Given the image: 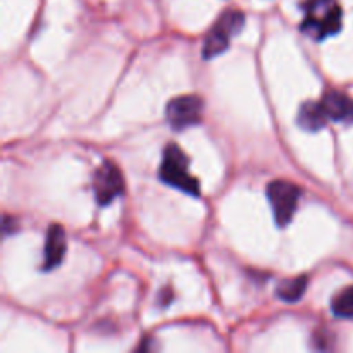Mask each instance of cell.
I'll return each mask as SVG.
<instances>
[{
    "label": "cell",
    "mask_w": 353,
    "mask_h": 353,
    "mask_svg": "<svg viewBox=\"0 0 353 353\" xmlns=\"http://www.w3.org/2000/svg\"><path fill=\"white\" fill-rule=\"evenodd\" d=\"M327 116L321 102H305L302 103L296 116V123L305 131H319L326 126Z\"/></svg>",
    "instance_id": "9"
},
{
    "label": "cell",
    "mask_w": 353,
    "mask_h": 353,
    "mask_svg": "<svg viewBox=\"0 0 353 353\" xmlns=\"http://www.w3.org/2000/svg\"><path fill=\"white\" fill-rule=\"evenodd\" d=\"M307 283H309V278H307V276H299V278L285 279V281L279 283L278 290H276V295H278V299L283 300V302L295 303V302H299L303 295H305Z\"/></svg>",
    "instance_id": "10"
},
{
    "label": "cell",
    "mask_w": 353,
    "mask_h": 353,
    "mask_svg": "<svg viewBox=\"0 0 353 353\" xmlns=\"http://www.w3.org/2000/svg\"><path fill=\"white\" fill-rule=\"evenodd\" d=\"M93 192L100 205H109L124 193V179L121 169L112 161H105L93 176Z\"/></svg>",
    "instance_id": "6"
},
{
    "label": "cell",
    "mask_w": 353,
    "mask_h": 353,
    "mask_svg": "<svg viewBox=\"0 0 353 353\" xmlns=\"http://www.w3.org/2000/svg\"><path fill=\"white\" fill-rule=\"evenodd\" d=\"M302 31L314 40H324L341 30V7L336 0H305Z\"/></svg>",
    "instance_id": "1"
},
{
    "label": "cell",
    "mask_w": 353,
    "mask_h": 353,
    "mask_svg": "<svg viewBox=\"0 0 353 353\" xmlns=\"http://www.w3.org/2000/svg\"><path fill=\"white\" fill-rule=\"evenodd\" d=\"M68 245H65V233L62 226L52 224L47 231L45 238V257H43V271H52L57 268L64 259Z\"/></svg>",
    "instance_id": "8"
},
{
    "label": "cell",
    "mask_w": 353,
    "mask_h": 353,
    "mask_svg": "<svg viewBox=\"0 0 353 353\" xmlns=\"http://www.w3.org/2000/svg\"><path fill=\"white\" fill-rule=\"evenodd\" d=\"M331 310L334 316L341 319H353V286H348L334 296Z\"/></svg>",
    "instance_id": "11"
},
{
    "label": "cell",
    "mask_w": 353,
    "mask_h": 353,
    "mask_svg": "<svg viewBox=\"0 0 353 353\" xmlns=\"http://www.w3.org/2000/svg\"><path fill=\"white\" fill-rule=\"evenodd\" d=\"M327 119L336 123H353V99L345 92L331 90L321 100Z\"/></svg>",
    "instance_id": "7"
},
{
    "label": "cell",
    "mask_w": 353,
    "mask_h": 353,
    "mask_svg": "<svg viewBox=\"0 0 353 353\" xmlns=\"http://www.w3.org/2000/svg\"><path fill=\"white\" fill-rule=\"evenodd\" d=\"M159 176H161L165 185L172 186V188L181 190V192L188 193L192 196L200 195L199 179L190 174L188 157L176 143L165 147L164 154H162Z\"/></svg>",
    "instance_id": "2"
},
{
    "label": "cell",
    "mask_w": 353,
    "mask_h": 353,
    "mask_svg": "<svg viewBox=\"0 0 353 353\" xmlns=\"http://www.w3.org/2000/svg\"><path fill=\"white\" fill-rule=\"evenodd\" d=\"M17 231V223H16V219H14V217H10V216H3V234H12V233H16Z\"/></svg>",
    "instance_id": "12"
},
{
    "label": "cell",
    "mask_w": 353,
    "mask_h": 353,
    "mask_svg": "<svg viewBox=\"0 0 353 353\" xmlns=\"http://www.w3.org/2000/svg\"><path fill=\"white\" fill-rule=\"evenodd\" d=\"M203 100L199 95H181L172 99L165 107V117L172 130L181 131L202 121Z\"/></svg>",
    "instance_id": "5"
},
{
    "label": "cell",
    "mask_w": 353,
    "mask_h": 353,
    "mask_svg": "<svg viewBox=\"0 0 353 353\" xmlns=\"http://www.w3.org/2000/svg\"><path fill=\"white\" fill-rule=\"evenodd\" d=\"M302 192L293 183L285 181V179H276L268 185V199L274 212L276 224L279 228H285L292 223L293 216L299 207V200Z\"/></svg>",
    "instance_id": "4"
},
{
    "label": "cell",
    "mask_w": 353,
    "mask_h": 353,
    "mask_svg": "<svg viewBox=\"0 0 353 353\" xmlns=\"http://www.w3.org/2000/svg\"><path fill=\"white\" fill-rule=\"evenodd\" d=\"M245 26V14L241 10L230 9L216 21L210 31L207 33L205 41H203L202 57L214 59L226 52L230 47L231 37L240 33Z\"/></svg>",
    "instance_id": "3"
}]
</instances>
